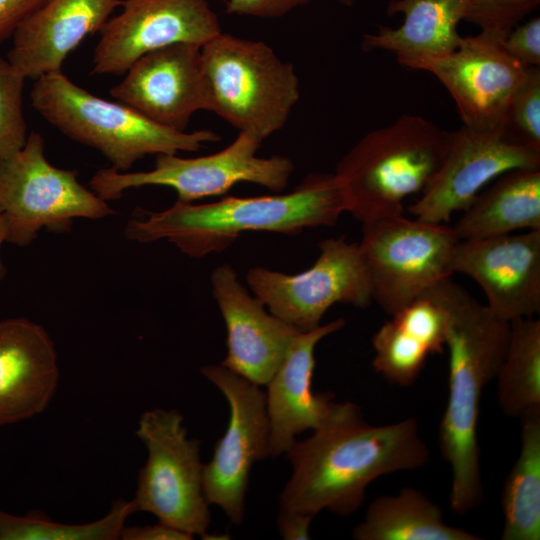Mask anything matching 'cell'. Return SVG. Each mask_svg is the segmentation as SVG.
Segmentation results:
<instances>
[{
  "label": "cell",
  "mask_w": 540,
  "mask_h": 540,
  "mask_svg": "<svg viewBox=\"0 0 540 540\" xmlns=\"http://www.w3.org/2000/svg\"><path fill=\"white\" fill-rule=\"evenodd\" d=\"M503 40L480 32L462 37L451 53L420 63L450 93L463 125L504 127L511 99L529 66L511 56Z\"/></svg>",
  "instance_id": "cell-15"
},
{
  "label": "cell",
  "mask_w": 540,
  "mask_h": 540,
  "mask_svg": "<svg viewBox=\"0 0 540 540\" xmlns=\"http://www.w3.org/2000/svg\"><path fill=\"white\" fill-rule=\"evenodd\" d=\"M45 0H0V42L12 36L17 26Z\"/></svg>",
  "instance_id": "cell-34"
},
{
  "label": "cell",
  "mask_w": 540,
  "mask_h": 540,
  "mask_svg": "<svg viewBox=\"0 0 540 540\" xmlns=\"http://www.w3.org/2000/svg\"><path fill=\"white\" fill-rule=\"evenodd\" d=\"M497 397L503 413L520 417L540 407V321L510 322V337L497 375Z\"/></svg>",
  "instance_id": "cell-27"
},
{
  "label": "cell",
  "mask_w": 540,
  "mask_h": 540,
  "mask_svg": "<svg viewBox=\"0 0 540 540\" xmlns=\"http://www.w3.org/2000/svg\"><path fill=\"white\" fill-rule=\"evenodd\" d=\"M110 89V95L148 119L185 131L192 116L206 110L201 46L176 43L138 58Z\"/></svg>",
  "instance_id": "cell-17"
},
{
  "label": "cell",
  "mask_w": 540,
  "mask_h": 540,
  "mask_svg": "<svg viewBox=\"0 0 540 540\" xmlns=\"http://www.w3.org/2000/svg\"><path fill=\"white\" fill-rule=\"evenodd\" d=\"M100 30L92 73L123 75L141 56L176 43L203 46L222 32L208 0H123Z\"/></svg>",
  "instance_id": "cell-14"
},
{
  "label": "cell",
  "mask_w": 540,
  "mask_h": 540,
  "mask_svg": "<svg viewBox=\"0 0 540 540\" xmlns=\"http://www.w3.org/2000/svg\"><path fill=\"white\" fill-rule=\"evenodd\" d=\"M261 143L251 134L239 132L231 144L210 155L182 158L177 154H159L154 168L148 171L100 169L89 186L107 202L121 198L128 189L152 185L174 189L177 200L182 202L224 195L242 182L280 192L287 187L294 164L280 155L258 157Z\"/></svg>",
  "instance_id": "cell-9"
},
{
  "label": "cell",
  "mask_w": 540,
  "mask_h": 540,
  "mask_svg": "<svg viewBox=\"0 0 540 540\" xmlns=\"http://www.w3.org/2000/svg\"><path fill=\"white\" fill-rule=\"evenodd\" d=\"M448 270L475 280L487 306L505 321L540 311V230L458 240Z\"/></svg>",
  "instance_id": "cell-16"
},
{
  "label": "cell",
  "mask_w": 540,
  "mask_h": 540,
  "mask_svg": "<svg viewBox=\"0 0 540 540\" xmlns=\"http://www.w3.org/2000/svg\"><path fill=\"white\" fill-rule=\"evenodd\" d=\"M201 373L220 390L230 409L226 431L216 442L212 459L203 465V492L209 505L218 506L239 525L251 468L270 457L266 393L222 365L204 366Z\"/></svg>",
  "instance_id": "cell-12"
},
{
  "label": "cell",
  "mask_w": 540,
  "mask_h": 540,
  "mask_svg": "<svg viewBox=\"0 0 540 540\" xmlns=\"http://www.w3.org/2000/svg\"><path fill=\"white\" fill-rule=\"evenodd\" d=\"M211 284L227 330V355L220 365L257 386H266L299 331L267 312L231 266L217 267Z\"/></svg>",
  "instance_id": "cell-18"
},
{
  "label": "cell",
  "mask_w": 540,
  "mask_h": 540,
  "mask_svg": "<svg viewBox=\"0 0 540 540\" xmlns=\"http://www.w3.org/2000/svg\"><path fill=\"white\" fill-rule=\"evenodd\" d=\"M119 539L123 540H190L193 536L158 522L154 525L124 526Z\"/></svg>",
  "instance_id": "cell-35"
},
{
  "label": "cell",
  "mask_w": 540,
  "mask_h": 540,
  "mask_svg": "<svg viewBox=\"0 0 540 540\" xmlns=\"http://www.w3.org/2000/svg\"><path fill=\"white\" fill-rule=\"evenodd\" d=\"M469 10L470 0H391L386 13L403 14L402 25L380 26L376 33L364 35L362 50L389 51L400 65L416 70L420 63L458 47L462 39L458 24L466 21Z\"/></svg>",
  "instance_id": "cell-22"
},
{
  "label": "cell",
  "mask_w": 540,
  "mask_h": 540,
  "mask_svg": "<svg viewBox=\"0 0 540 540\" xmlns=\"http://www.w3.org/2000/svg\"><path fill=\"white\" fill-rule=\"evenodd\" d=\"M507 52L526 66L540 65L539 16L518 24L502 42Z\"/></svg>",
  "instance_id": "cell-32"
},
{
  "label": "cell",
  "mask_w": 540,
  "mask_h": 540,
  "mask_svg": "<svg viewBox=\"0 0 540 540\" xmlns=\"http://www.w3.org/2000/svg\"><path fill=\"white\" fill-rule=\"evenodd\" d=\"M450 131L418 115H402L365 134L338 162L346 212L362 223L402 215L437 172Z\"/></svg>",
  "instance_id": "cell-4"
},
{
  "label": "cell",
  "mask_w": 540,
  "mask_h": 540,
  "mask_svg": "<svg viewBox=\"0 0 540 540\" xmlns=\"http://www.w3.org/2000/svg\"><path fill=\"white\" fill-rule=\"evenodd\" d=\"M344 212L336 176L312 173L286 194L226 197L205 204L176 200L162 211L138 209L124 234L138 243L167 240L182 253L201 258L226 249L244 232L293 235L306 228L333 226Z\"/></svg>",
  "instance_id": "cell-3"
},
{
  "label": "cell",
  "mask_w": 540,
  "mask_h": 540,
  "mask_svg": "<svg viewBox=\"0 0 540 540\" xmlns=\"http://www.w3.org/2000/svg\"><path fill=\"white\" fill-rule=\"evenodd\" d=\"M0 211L7 242L27 247L39 232L71 230L76 218L98 220L114 213L108 202L78 180V172L52 165L45 141L31 132L25 145L0 160Z\"/></svg>",
  "instance_id": "cell-7"
},
{
  "label": "cell",
  "mask_w": 540,
  "mask_h": 540,
  "mask_svg": "<svg viewBox=\"0 0 540 540\" xmlns=\"http://www.w3.org/2000/svg\"><path fill=\"white\" fill-rule=\"evenodd\" d=\"M206 110L263 142L300 97L293 65L263 41L221 32L201 46Z\"/></svg>",
  "instance_id": "cell-6"
},
{
  "label": "cell",
  "mask_w": 540,
  "mask_h": 540,
  "mask_svg": "<svg viewBox=\"0 0 540 540\" xmlns=\"http://www.w3.org/2000/svg\"><path fill=\"white\" fill-rule=\"evenodd\" d=\"M122 0H45L12 34L8 61L25 78L60 72L67 56L100 32Z\"/></svg>",
  "instance_id": "cell-20"
},
{
  "label": "cell",
  "mask_w": 540,
  "mask_h": 540,
  "mask_svg": "<svg viewBox=\"0 0 540 540\" xmlns=\"http://www.w3.org/2000/svg\"><path fill=\"white\" fill-rule=\"evenodd\" d=\"M503 130L512 143L540 152L539 67H528L509 104Z\"/></svg>",
  "instance_id": "cell-29"
},
{
  "label": "cell",
  "mask_w": 540,
  "mask_h": 540,
  "mask_svg": "<svg viewBox=\"0 0 540 540\" xmlns=\"http://www.w3.org/2000/svg\"><path fill=\"white\" fill-rule=\"evenodd\" d=\"M452 229L458 240L540 230V168L514 169L494 179Z\"/></svg>",
  "instance_id": "cell-24"
},
{
  "label": "cell",
  "mask_w": 540,
  "mask_h": 540,
  "mask_svg": "<svg viewBox=\"0 0 540 540\" xmlns=\"http://www.w3.org/2000/svg\"><path fill=\"white\" fill-rule=\"evenodd\" d=\"M320 254L309 269L294 275L264 267L250 268L251 291L274 316L299 332L320 326L336 303L367 307L373 301L368 270L359 245L344 237L318 244Z\"/></svg>",
  "instance_id": "cell-11"
},
{
  "label": "cell",
  "mask_w": 540,
  "mask_h": 540,
  "mask_svg": "<svg viewBox=\"0 0 540 540\" xmlns=\"http://www.w3.org/2000/svg\"><path fill=\"white\" fill-rule=\"evenodd\" d=\"M423 295L447 312L445 348L449 354V390L438 431L439 450L450 464L449 494L454 513L463 515L483 498L477 424L481 396L503 361L510 322L497 316L448 276Z\"/></svg>",
  "instance_id": "cell-2"
},
{
  "label": "cell",
  "mask_w": 540,
  "mask_h": 540,
  "mask_svg": "<svg viewBox=\"0 0 540 540\" xmlns=\"http://www.w3.org/2000/svg\"><path fill=\"white\" fill-rule=\"evenodd\" d=\"M342 318L298 332L278 370L266 384V410L270 427V457L286 454L296 436L322 426L335 411L331 392L315 393L312 379L314 351L324 337L341 330Z\"/></svg>",
  "instance_id": "cell-19"
},
{
  "label": "cell",
  "mask_w": 540,
  "mask_h": 540,
  "mask_svg": "<svg viewBox=\"0 0 540 540\" xmlns=\"http://www.w3.org/2000/svg\"><path fill=\"white\" fill-rule=\"evenodd\" d=\"M136 435L147 448L132 499L136 510L191 536L207 533L211 515L203 492L200 441L188 438L183 416L174 409L144 412Z\"/></svg>",
  "instance_id": "cell-8"
},
{
  "label": "cell",
  "mask_w": 540,
  "mask_h": 540,
  "mask_svg": "<svg viewBox=\"0 0 540 540\" xmlns=\"http://www.w3.org/2000/svg\"><path fill=\"white\" fill-rule=\"evenodd\" d=\"M521 449L502 493V540L540 539V407L521 416Z\"/></svg>",
  "instance_id": "cell-26"
},
{
  "label": "cell",
  "mask_w": 540,
  "mask_h": 540,
  "mask_svg": "<svg viewBox=\"0 0 540 540\" xmlns=\"http://www.w3.org/2000/svg\"><path fill=\"white\" fill-rule=\"evenodd\" d=\"M458 239L444 223L403 214L363 223L358 244L372 287V299L389 315L451 276L448 262Z\"/></svg>",
  "instance_id": "cell-10"
},
{
  "label": "cell",
  "mask_w": 540,
  "mask_h": 540,
  "mask_svg": "<svg viewBox=\"0 0 540 540\" xmlns=\"http://www.w3.org/2000/svg\"><path fill=\"white\" fill-rule=\"evenodd\" d=\"M314 516L278 510L277 527L281 537L285 540L309 539L310 524Z\"/></svg>",
  "instance_id": "cell-36"
},
{
  "label": "cell",
  "mask_w": 540,
  "mask_h": 540,
  "mask_svg": "<svg viewBox=\"0 0 540 540\" xmlns=\"http://www.w3.org/2000/svg\"><path fill=\"white\" fill-rule=\"evenodd\" d=\"M59 380L55 345L26 318L0 321V426L42 413Z\"/></svg>",
  "instance_id": "cell-21"
},
{
  "label": "cell",
  "mask_w": 540,
  "mask_h": 540,
  "mask_svg": "<svg viewBox=\"0 0 540 540\" xmlns=\"http://www.w3.org/2000/svg\"><path fill=\"white\" fill-rule=\"evenodd\" d=\"M539 4L540 0H470L466 21L504 40Z\"/></svg>",
  "instance_id": "cell-31"
},
{
  "label": "cell",
  "mask_w": 540,
  "mask_h": 540,
  "mask_svg": "<svg viewBox=\"0 0 540 540\" xmlns=\"http://www.w3.org/2000/svg\"><path fill=\"white\" fill-rule=\"evenodd\" d=\"M286 456L292 474L280 494V510L315 516L327 509L348 516L360 508L372 481L423 467L429 450L414 417L374 426L357 405L338 402L331 417L296 440Z\"/></svg>",
  "instance_id": "cell-1"
},
{
  "label": "cell",
  "mask_w": 540,
  "mask_h": 540,
  "mask_svg": "<svg viewBox=\"0 0 540 540\" xmlns=\"http://www.w3.org/2000/svg\"><path fill=\"white\" fill-rule=\"evenodd\" d=\"M25 77L0 55V160L25 145L27 125L23 114Z\"/></svg>",
  "instance_id": "cell-30"
},
{
  "label": "cell",
  "mask_w": 540,
  "mask_h": 540,
  "mask_svg": "<svg viewBox=\"0 0 540 540\" xmlns=\"http://www.w3.org/2000/svg\"><path fill=\"white\" fill-rule=\"evenodd\" d=\"M137 512L133 500L113 503L101 519L85 524H66L42 511L17 516L0 510V540H115L127 518Z\"/></svg>",
  "instance_id": "cell-28"
},
{
  "label": "cell",
  "mask_w": 540,
  "mask_h": 540,
  "mask_svg": "<svg viewBox=\"0 0 540 540\" xmlns=\"http://www.w3.org/2000/svg\"><path fill=\"white\" fill-rule=\"evenodd\" d=\"M374 334L372 366L388 382L413 384L430 355L445 350L447 312L422 295L391 315Z\"/></svg>",
  "instance_id": "cell-23"
},
{
  "label": "cell",
  "mask_w": 540,
  "mask_h": 540,
  "mask_svg": "<svg viewBox=\"0 0 540 540\" xmlns=\"http://www.w3.org/2000/svg\"><path fill=\"white\" fill-rule=\"evenodd\" d=\"M337 1L344 6H352L354 3V0H337Z\"/></svg>",
  "instance_id": "cell-38"
},
{
  "label": "cell",
  "mask_w": 540,
  "mask_h": 540,
  "mask_svg": "<svg viewBox=\"0 0 540 540\" xmlns=\"http://www.w3.org/2000/svg\"><path fill=\"white\" fill-rule=\"evenodd\" d=\"M311 0H226V13L259 18H278Z\"/></svg>",
  "instance_id": "cell-33"
},
{
  "label": "cell",
  "mask_w": 540,
  "mask_h": 540,
  "mask_svg": "<svg viewBox=\"0 0 540 540\" xmlns=\"http://www.w3.org/2000/svg\"><path fill=\"white\" fill-rule=\"evenodd\" d=\"M540 168V152L512 143L503 127L474 128L463 125L449 133L442 162L420 193L407 208L415 218L449 222L463 212L494 179L514 169Z\"/></svg>",
  "instance_id": "cell-13"
},
{
  "label": "cell",
  "mask_w": 540,
  "mask_h": 540,
  "mask_svg": "<svg viewBox=\"0 0 540 540\" xmlns=\"http://www.w3.org/2000/svg\"><path fill=\"white\" fill-rule=\"evenodd\" d=\"M31 103L52 126L99 151L118 171L129 170L147 155L195 152L220 140L213 130L162 126L124 103L91 94L62 71L34 80Z\"/></svg>",
  "instance_id": "cell-5"
},
{
  "label": "cell",
  "mask_w": 540,
  "mask_h": 540,
  "mask_svg": "<svg viewBox=\"0 0 540 540\" xmlns=\"http://www.w3.org/2000/svg\"><path fill=\"white\" fill-rule=\"evenodd\" d=\"M4 242H7V226L2 212L0 211V248ZM6 268L0 256V282L4 279Z\"/></svg>",
  "instance_id": "cell-37"
},
{
  "label": "cell",
  "mask_w": 540,
  "mask_h": 540,
  "mask_svg": "<svg viewBox=\"0 0 540 540\" xmlns=\"http://www.w3.org/2000/svg\"><path fill=\"white\" fill-rule=\"evenodd\" d=\"M352 536L357 540H479L481 537L449 526L443 513L421 491L405 487L380 496L367 508Z\"/></svg>",
  "instance_id": "cell-25"
}]
</instances>
